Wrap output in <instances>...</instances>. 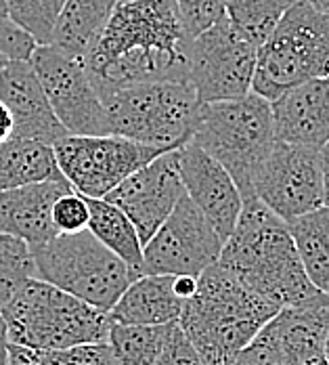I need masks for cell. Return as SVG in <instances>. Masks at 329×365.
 <instances>
[{
  "label": "cell",
  "instance_id": "1",
  "mask_svg": "<svg viewBox=\"0 0 329 365\" xmlns=\"http://www.w3.org/2000/svg\"><path fill=\"white\" fill-rule=\"evenodd\" d=\"M189 42L174 0H120L82 63L103 101L128 84L187 80Z\"/></svg>",
  "mask_w": 329,
  "mask_h": 365
},
{
  "label": "cell",
  "instance_id": "2",
  "mask_svg": "<svg viewBox=\"0 0 329 365\" xmlns=\"http://www.w3.org/2000/svg\"><path fill=\"white\" fill-rule=\"evenodd\" d=\"M219 262L277 309L306 302L321 294L306 277L288 222L256 195L244 197L237 222L222 244Z\"/></svg>",
  "mask_w": 329,
  "mask_h": 365
},
{
  "label": "cell",
  "instance_id": "3",
  "mask_svg": "<svg viewBox=\"0 0 329 365\" xmlns=\"http://www.w3.org/2000/svg\"><path fill=\"white\" fill-rule=\"evenodd\" d=\"M277 311L216 260L197 275V288L184 300L177 322L204 361L220 365L244 349Z\"/></svg>",
  "mask_w": 329,
  "mask_h": 365
},
{
  "label": "cell",
  "instance_id": "4",
  "mask_svg": "<svg viewBox=\"0 0 329 365\" xmlns=\"http://www.w3.org/2000/svg\"><path fill=\"white\" fill-rule=\"evenodd\" d=\"M9 342L30 349H66L108 342L111 317L70 292L30 277L0 309Z\"/></svg>",
  "mask_w": 329,
  "mask_h": 365
},
{
  "label": "cell",
  "instance_id": "5",
  "mask_svg": "<svg viewBox=\"0 0 329 365\" xmlns=\"http://www.w3.org/2000/svg\"><path fill=\"white\" fill-rule=\"evenodd\" d=\"M191 141L226 168L241 197H250L258 168L275 143L271 101L250 91L239 99L202 103Z\"/></svg>",
  "mask_w": 329,
  "mask_h": 365
},
{
  "label": "cell",
  "instance_id": "6",
  "mask_svg": "<svg viewBox=\"0 0 329 365\" xmlns=\"http://www.w3.org/2000/svg\"><path fill=\"white\" fill-rule=\"evenodd\" d=\"M103 106L111 135L172 151L191 141L202 103L187 80H157L115 88Z\"/></svg>",
  "mask_w": 329,
  "mask_h": 365
},
{
  "label": "cell",
  "instance_id": "7",
  "mask_svg": "<svg viewBox=\"0 0 329 365\" xmlns=\"http://www.w3.org/2000/svg\"><path fill=\"white\" fill-rule=\"evenodd\" d=\"M329 76V15L296 0L258 46L252 93L266 101L313 78Z\"/></svg>",
  "mask_w": 329,
  "mask_h": 365
},
{
  "label": "cell",
  "instance_id": "8",
  "mask_svg": "<svg viewBox=\"0 0 329 365\" xmlns=\"http://www.w3.org/2000/svg\"><path fill=\"white\" fill-rule=\"evenodd\" d=\"M30 250L36 277L108 313L135 279L128 264L88 229L57 233L48 242L30 246Z\"/></svg>",
  "mask_w": 329,
  "mask_h": 365
},
{
  "label": "cell",
  "instance_id": "9",
  "mask_svg": "<svg viewBox=\"0 0 329 365\" xmlns=\"http://www.w3.org/2000/svg\"><path fill=\"white\" fill-rule=\"evenodd\" d=\"M258 46L226 15L189 42L187 80L199 103L239 99L252 91Z\"/></svg>",
  "mask_w": 329,
  "mask_h": 365
},
{
  "label": "cell",
  "instance_id": "10",
  "mask_svg": "<svg viewBox=\"0 0 329 365\" xmlns=\"http://www.w3.org/2000/svg\"><path fill=\"white\" fill-rule=\"evenodd\" d=\"M61 175L86 197H105L115 185L168 149L120 135H66L55 145Z\"/></svg>",
  "mask_w": 329,
  "mask_h": 365
},
{
  "label": "cell",
  "instance_id": "11",
  "mask_svg": "<svg viewBox=\"0 0 329 365\" xmlns=\"http://www.w3.org/2000/svg\"><path fill=\"white\" fill-rule=\"evenodd\" d=\"M30 63L68 135H110L108 111L82 59L51 44H38Z\"/></svg>",
  "mask_w": 329,
  "mask_h": 365
},
{
  "label": "cell",
  "instance_id": "12",
  "mask_svg": "<svg viewBox=\"0 0 329 365\" xmlns=\"http://www.w3.org/2000/svg\"><path fill=\"white\" fill-rule=\"evenodd\" d=\"M252 191L286 222L325 206L319 149L275 141L258 168Z\"/></svg>",
  "mask_w": 329,
  "mask_h": 365
},
{
  "label": "cell",
  "instance_id": "13",
  "mask_svg": "<svg viewBox=\"0 0 329 365\" xmlns=\"http://www.w3.org/2000/svg\"><path fill=\"white\" fill-rule=\"evenodd\" d=\"M220 250L216 229L184 193L143 246V273L197 277L219 260Z\"/></svg>",
  "mask_w": 329,
  "mask_h": 365
},
{
  "label": "cell",
  "instance_id": "14",
  "mask_svg": "<svg viewBox=\"0 0 329 365\" xmlns=\"http://www.w3.org/2000/svg\"><path fill=\"white\" fill-rule=\"evenodd\" d=\"M183 195L184 187L179 175L177 149H172L115 185L105 200L130 219L141 244L145 246Z\"/></svg>",
  "mask_w": 329,
  "mask_h": 365
},
{
  "label": "cell",
  "instance_id": "15",
  "mask_svg": "<svg viewBox=\"0 0 329 365\" xmlns=\"http://www.w3.org/2000/svg\"><path fill=\"white\" fill-rule=\"evenodd\" d=\"M177 164L184 193L210 220L224 244L244 204V197L233 177L219 160H214L193 141L177 149Z\"/></svg>",
  "mask_w": 329,
  "mask_h": 365
},
{
  "label": "cell",
  "instance_id": "16",
  "mask_svg": "<svg viewBox=\"0 0 329 365\" xmlns=\"http://www.w3.org/2000/svg\"><path fill=\"white\" fill-rule=\"evenodd\" d=\"M0 99L13 115V137L55 145L68 135L53 113L30 59H9L0 72Z\"/></svg>",
  "mask_w": 329,
  "mask_h": 365
},
{
  "label": "cell",
  "instance_id": "17",
  "mask_svg": "<svg viewBox=\"0 0 329 365\" xmlns=\"http://www.w3.org/2000/svg\"><path fill=\"white\" fill-rule=\"evenodd\" d=\"M262 329L275 342L283 365H328L329 294L321 292L306 302L279 309Z\"/></svg>",
  "mask_w": 329,
  "mask_h": 365
},
{
  "label": "cell",
  "instance_id": "18",
  "mask_svg": "<svg viewBox=\"0 0 329 365\" xmlns=\"http://www.w3.org/2000/svg\"><path fill=\"white\" fill-rule=\"evenodd\" d=\"M275 141L321 149L329 141V76L283 91L271 101Z\"/></svg>",
  "mask_w": 329,
  "mask_h": 365
},
{
  "label": "cell",
  "instance_id": "19",
  "mask_svg": "<svg viewBox=\"0 0 329 365\" xmlns=\"http://www.w3.org/2000/svg\"><path fill=\"white\" fill-rule=\"evenodd\" d=\"M72 189L68 179H51L0 191V233L21 237L30 246L48 242L57 235L53 206Z\"/></svg>",
  "mask_w": 329,
  "mask_h": 365
},
{
  "label": "cell",
  "instance_id": "20",
  "mask_svg": "<svg viewBox=\"0 0 329 365\" xmlns=\"http://www.w3.org/2000/svg\"><path fill=\"white\" fill-rule=\"evenodd\" d=\"M184 300L174 292V275L143 273L135 277L111 307L113 324L160 326L177 322Z\"/></svg>",
  "mask_w": 329,
  "mask_h": 365
},
{
  "label": "cell",
  "instance_id": "21",
  "mask_svg": "<svg viewBox=\"0 0 329 365\" xmlns=\"http://www.w3.org/2000/svg\"><path fill=\"white\" fill-rule=\"evenodd\" d=\"M118 0H63L48 44L72 55L86 57L110 21Z\"/></svg>",
  "mask_w": 329,
  "mask_h": 365
},
{
  "label": "cell",
  "instance_id": "22",
  "mask_svg": "<svg viewBox=\"0 0 329 365\" xmlns=\"http://www.w3.org/2000/svg\"><path fill=\"white\" fill-rule=\"evenodd\" d=\"M51 179H66L57 166L53 145L21 137L0 143V191Z\"/></svg>",
  "mask_w": 329,
  "mask_h": 365
},
{
  "label": "cell",
  "instance_id": "23",
  "mask_svg": "<svg viewBox=\"0 0 329 365\" xmlns=\"http://www.w3.org/2000/svg\"><path fill=\"white\" fill-rule=\"evenodd\" d=\"M86 197V195H84ZM88 225L86 229L113 255H118L135 277L143 275V244L130 219L105 197H86Z\"/></svg>",
  "mask_w": 329,
  "mask_h": 365
},
{
  "label": "cell",
  "instance_id": "24",
  "mask_svg": "<svg viewBox=\"0 0 329 365\" xmlns=\"http://www.w3.org/2000/svg\"><path fill=\"white\" fill-rule=\"evenodd\" d=\"M288 229L306 277L319 292L329 294V206L288 220Z\"/></svg>",
  "mask_w": 329,
  "mask_h": 365
},
{
  "label": "cell",
  "instance_id": "25",
  "mask_svg": "<svg viewBox=\"0 0 329 365\" xmlns=\"http://www.w3.org/2000/svg\"><path fill=\"white\" fill-rule=\"evenodd\" d=\"M6 365H120L110 342H86L66 349H30L9 342Z\"/></svg>",
  "mask_w": 329,
  "mask_h": 365
},
{
  "label": "cell",
  "instance_id": "26",
  "mask_svg": "<svg viewBox=\"0 0 329 365\" xmlns=\"http://www.w3.org/2000/svg\"><path fill=\"white\" fill-rule=\"evenodd\" d=\"M172 324V322H170ZM170 324L160 326H128L111 324V351L120 365H153L166 340Z\"/></svg>",
  "mask_w": 329,
  "mask_h": 365
},
{
  "label": "cell",
  "instance_id": "27",
  "mask_svg": "<svg viewBox=\"0 0 329 365\" xmlns=\"http://www.w3.org/2000/svg\"><path fill=\"white\" fill-rule=\"evenodd\" d=\"M296 0H226L224 15L260 46Z\"/></svg>",
  "mask_w": 329,
  "mask_h": 365
},
{
  "label": "cell",
  "instance_id": "28",
  "mask_svg": "<svg viewBox=\"0 0 329 365\" xmlns=\"http://www.w3.org/2000/svg\"><path fill=\"white\" fill-rule=\"evenodd\" d=\"M30 277H36L30 244L21 237L0 233V309Z\"/></svg>",
  "mask_w": 329,
  "mask_h": 365
},
{
  "label": "cell",
  "instance_id": "29",
  "mask_svg": "<svg viewBox=\"0 0 329 365\" xmlns=\"http://www.w3.org/2000/svg\"><path fill=\"white\" fill-rule=\"evenodd\" d=\"M4 6L9 17L34 38L36 44H48L63 0H4Z\"/></svg>",
  "mask_w": 329,
  "mask_h": 365
},
{
  "label": "cell",
  "instance_id": "30",
  "mask_svg": "<svg viewBox=\"0 0 329 365\" xmlns=\"http://www.w3.org/2000/svg\"><path fill=\"white\" fill-rule=\"evenodd\" d=\"M53 225L57 233H78L88 225V204L75 189L63 193L53 206Z\"/></svg>",
  "mask_w": 329,
  "mask_h": 365
},
{
  "label": "cell",
  "instance_id": "31",
  "mask_svg": "<svg viewBox=\"0 0 329 365\" xmlns=\"http://www.w3.org/2000/svg\"><path fill=\"white\" fill-rule=\"evenodd\" d=\"M153 365H208L204 361V357L199 355V351L193 346V342L187 338L183 328L179 326V322H172L164 346L155 359Z\"/></svg>",
  "mask_w": 329,
  "mask_h": 365
},
{
  "label": "cell",
  "instance_id": "32",
  "mask_svg": "<svg viewBox=\"0 0 329 365\" xmlns=\"http://www.w3.org/2000/svg\"><path fill=\"white\" fill-rule=\"evenodd\" d=\"M189 36L195 38L224 15L226 0H174Z\"/></svg>",
  "mask_w": 329,
  "mask_h": 365
},
{
  "label": "cell",
  "instance_id": "33",
  "mask_svg": "<svg viewBox=\"0 0 329 365\" xmlns=\"http://www.w3.org/2000/svg\"><path fill=\"white\" fill-rule=\"evenodd\" d=\"M36 46V40L9 17L4 0H0V51L9 59L28 61Z\"/></svg>",
  "mask_w": 329,
  "mask_h": 365
},
{
  "label": "cell",
  "instance_id": "34",
  "mask_svg": "<svg viewBox=\"0 0 329 365\" xmlns=\"http://www.w3.org/2000/svg\"><path fill=\"white\" fill-rule=\"evenodd\" d=\"M220 365H283V361L271 336L260 329L244 349L233 353Z\"/></svg>",
  "mask_w": 329,
  "mask_h": 365
},
{
  "label": "cell",
  "instance_id": "35",
  "mask_svg": "<svg viewBox=\"0 0 329 365\" xmlns=\"http://www.w3.org/2000/svg\"><path fill=\"white\" fill-rule=\"evenodd\" d=\"M195 288H197V277H193V275H174V292L179 294L183 300L193 296Z\"/></svg>",
  "mask_w": 329,
  "mask_h": 365
},
{
  "label": "cell",
  "instance_id": "36",
  "mask_svg": "<svg viewBox=\"0 0 329 365\" xmlns=\"http://www.w3.org/2000/svg\"><path fill=\"white\" fill-rule=\"evenodd\" d=\"M13 137V115L0 99V143Z\"/></svg>",
  "mask_w": 329,
  "mask_h": 365
},
{
  "label": "cell",
  "instance_id": "37",
  "mask_svg": "<svg viewBox=\"0 0 329 365\" xmlns=\"http://www.w3.org/2000/svg\"><path fill=\"white\" fill-rule=\"evenodd\" d=\"M319 158H321V170H323V189H325V200L323 204L329 206V141L319 149Z\"/></svg>",
  "mask_w": 329,
  "mask_h": 365
},
{
  "label": "cell",
  "instance_id": "38",
  "mask_svg": "<svg viewBox=\"0 0 329 365\" xmlns=\"http://www.w3.org/2000/svg\"><path fill=\"white\" fill-rule=\"evenodd\" d=\"M6 357H9V336H6L4 319L0 317V365H6Z\"/></svg>",
  "mask_w": 329,
  "mask_h": 365
},
{
  "label": "cell",
  "instance_id": "39",
  "mask_svg": "<svg viewBox=\"0 0 329 365\" xmlns=\"http://www.w3.org/2000/svg\"><path fill=\"white\" fill-rule=\"evenodd\" d=\"M310 6H315L317 11H321V13H325L329 15V0H306Z\"/></svg>",
  "mask_w": 329,
  "mask_h": 365
},
{
  "label": "cell",
  "instance_id": "40",
  "mask_svg": "<svg viewBox=\"0 0 329 365\" xmlns=\"http://www.w3.org/2000/svg\"><path fill=\"white\" fill-rule=\"evenodd\" d=\"M6 63H9V57H6V55H4V53L0 51V72H2V68H4Z\"/></svg>",
  "mask_w": 329,
  "mask_h": 365
},
{
  "label": "cell",
  "instance_id": "41",
  "mask_svg": "<svg viewBox=\"0 0 329 365\" xmlns=\"http://www.w3.org/2000/svg\"><path fill=\"white\" fill-rule=\"evenodd\" d=\"M325 361L329 365V331H328V338H325Z\"/></svg>",
  "mask_w": 329,
  "mask_h": 365
},
{
  "label": "cell",
  "instance_id": "42",
  "mask_svg": "<svg viewBox=\"0 0 329 365\" xmlns=\"http://www.w3.org/2000/svg\"><path fill=\"white\" fill-rule=\"evenodd\" d=\"M118 2H120V0H118Z\"/></svg>",
  "mask_w": 329,
  "mask_h": 365
}]
</instances>
